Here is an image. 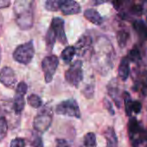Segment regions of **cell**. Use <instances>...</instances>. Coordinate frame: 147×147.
Instances as JSON below:
<instances>
[{"mask_svg": "<svg viewBox=\"0 0 147 147\" xmlns=\"http://www.w3.org/2000/svg\"><path fill=\"white\" fill-rule=\"evenodd\" d=\"M13 11L15 22L22 30H28L32 28L35 0H15Z\"/></svg>", "mask_w": 147, "mask_h": 147, "instance_id": "1", "label": "cell"}, {"mask_svg": "<svg viewBox=\"0 0 147 147\" xmlns=\"http://www.w3.org/2000/svg\"><path fill=\"white\" fill-rule=\"evenodd\" d=\"M113 47L108 40L104 38H100L94 48V61L96 67L101 71H106L111 66V59Z\"/></svg>", "mask_w": 147, "mask_h": 147, "instance_id": "2", "label": "cell"}, {"mask_svg": "<svg viewBox=\"0 0 147 147\" xmlns=\"http://www.w3.org/2000/svg\"><path fill=\"white\" fill-rule=\"evenodd\" d=\"M53 121V112L49 106H44L37 113L33 121V127L36 133L42 134L51 126Z\"/></svg>", "mask_w": 147, "mask_h": 147, "instance_id": "3", "label": "cell"}, {"mask_svg": "<svg viewBox=\"0 0 147 147\" xmlns=\"http://www.w3.org/2000/svg\"><path fill=\"white\" fill-rule=\"evenodd\" d=\"M35 54V48L34 44L32 40H29L26 43H23L20 46H18L16 50L13 53V58L14 59L23 65L29 64Z\"/></svg>", "mask_w": 147, "mask_h": 147, "instance_id": "4", "label": "cell"}, {"mask_svg": "<svg viewBox=\"0 0 147 147\" xmlns=\"http://www.w3.org/2000/svg\"><path fill=\"white\" fill-rule=\"evenodd\" d=\"M66 81L74 87H78L83 79V70L82 62L81 60H76L74 62L70 67L65 72Z\"/></svg>", "mask_w": 147, "mask_h": 147, "instance_id": "5", "label": "cell"}, {"mask_svg": "<svg viewBox=\"0 0 147 147\" xmlns=\"http://www.w3.org/2000/svg\"><path fill=\"white\" fill-rule=\"evenodd\" d=\"M57 115L75 118H81V111L77 102L75 99H68L60 102L55 109Z\"/></svg>", "mask_w": 147, "mask_h": 147, "instance_id": "6", "label": "cell"}, {"mask_svg": "<svg viewBox=\"0 0 147 147\" xmlns=\"http://www.w3.org/2000/svg\"><path fill=\"white\" fill-rule=\"evenodd\" d=\"M59 65V59L55 55H49L42 61V69L44 73L45 82L50 83Z\"/></svg>", "mask_w": 147, "mask_h": 147, "instance_id": "7", "label": "cell"}, {"mask_svg": "<svg viewBox=\"0 0 147 147\" xmlns=\"http://www.w3.org/2000/svg\"><path fill=\"white\" fill-rule=\"evenodd\" d=\"M144 133V129L142 124L138 121L135 117H131L128 121V134L131 140L136 145L142 141V134Z\"/></svg>", "mask_w": 147, "mask_h": 147, "instance_id": "8", "label": "cell"}, {"mask_svg": "<svg viewBox=\"0 0 147 147\" xmlns=\"http://www.w3.org/2000/svg\"><path fill=\"white\" fill-rule=\"evenodd\" d=\"M0 83L5 87L13 89L16 83V76L15 71L8 66H4L0 71Z\"/></svg>", "mask_w": 147, "mask_h": 147, "instance_id": "9", "label": "cell"}, {"mask_svg": "<svg viewBox=\"0 0 147 147\" xmlns=\"http://www.w3.org/2000/svg\"><path fill=\"white\" fill-rule=\"evenodd\" d=\"M50 27L52 28L56 39L62 44H66L67 37H66L65 30H64V21L61 17H55L52 19Z\"/></svg>", "mask_w": 147, "mask_h": 147, "instance_id": "10", "label": "cell"}, {"mask_svg": "<svg viewBox=\"0 0 147 147\" xmlns=\"http://www.w3.org/2000/svg\"><path fill=\"white\" fill-rule=\"evenodd\" d=\"M92 47V39L89 35H82L78 41L76 42L75 46V53L81 57L84 56L87 52Z\"/></svg>", "mask_w": 147, "mask_h": 147, "instance_id": "11", "label": "cell"}, {"mask_svg": "<svg viewBox=\"0 0 147 147\" xmlns=\"http://www.w3.org/2000/svg\"><path fill=\"white\" fill-rule=\"evenodd\" d=\"M60 10L64 15H75L81 12V5L75 0H62Z\"/></svg>", "mask_w": 147, "mask_h": 147, "instance_id": "12", "label": "cell"}, {"mask_svg": "<svg viewBox=\"0 0 147 147\" xmlns=\"http://www.w3.org/2000/svg\"><path fill=\"white\" fill-rule=\"evenodd\" d=\"M107 90H108L109 96L112 97V99L115 102L116 106L120 109L121 106V97L120 95V90L117 86L116 81L114 82V80H113L110 82V84L107 85Z\"/></svg>", "mask_w": 147, "mask_h": 147, "instance_id": "13", "label": "cell"}, {"mask_svg": "<svg viewBox=\"0 0 147 147\" xmlns=\"http://www.w3.org/2000/svg\"><path fill=\"white\" fill-rule=\"evenodd\" d=\"M129 59H127V57H124L121 59L120 65H119V77L120 78V79L122 81H126L128 77H129V73H130V65H129Z\"/></svg>", "mask_w": 147, "mask_h": 147, "instance_id": "14", "label": "cell"}, {"mask_svg": "<svg viewBox=\"0 0 147 147\" xmlns=\"http://www.w3.org/2000/svg\"><path fill=\"white\" fill-rule=\"evenodd\" d=\"M84 16L86 19H88L90 22L95 24V25H101L103 22V18L100 15V13L94 9H88L84 11Z\"/></svg>", "mask_w": 147, "mask_h": 147, "instance_id": "15", "label": "cell"}, {"mask_svg": "<svg viewBox=\"0 0 147 147\" xmlns=\"http://www.w3.org/2000/svg\"><path fill=\"white\" fill-rule=\"evenodd\" d=\"M25 106V101H24V96L21 94L16 93V96L14 97L13 102H12V109L15 113V115H21Z\"/></svg>", "mask_w": 147, "mask_h": 147, "instance_id": "16", "label": "cell"}, {"mask_svg": "<svg viewBox=\"0 0 147 147\" xmlns=\"http://www.w3.org/2000/svg\"><path fill=\"white\" fill-rule=\"evenodd\" d=\"M104 136L107 140V147H118V138L113 127H107Z\"/></svg>", "mask_w": 147, "mask_h": 147, "instance_id": "17", "label": "cell"}, {"mask_svg": "<svg viewBox=\"0 0 147 147\" xmlns=\"http://www.w3.org/2000/svg\"><path fill=\"white\" fill-rule=\"evenodd\" d=\"M134 30L139 35V37L145 40H147V26L142 20H135L133 23Z\"/></svg>", "mask_w": 147, "mask_h": 147, "instance_id": "18", "label": "cell"}, {"mask_svg": "<svg viewBox=\"0 0 147 147\" xmlns=\"http://www.w3.org/2000/svg\"><path fill=\"white\" fill-rule=\"evenodd\" d=\"M75 55V47H67L62 52V55L61 58L66 63V64H69L74 56Z\"/></svg>", "mask_w": 147, "mask_h": 147, "instance_id": "19", "label": "cell"}, {"mask_svg": "<svg viewBox=\"0 0 147 147\" xmlns=\"http://www.w3.org/2000/svg\"><path fill=\"white\" fill-rule=\"evenodd\" d=\"M130 38V34L129 33L125 30V29H121L117 33V40H118V44L119 46L123 48L126 46V43L128 41Z\"/></svg>", "mask_w": 147, "mask_h": 147, "instance_id": "20", "label": "cell"}, {"mask_svg": "<svg viewBox=\"0 0 147 147\" xmlns=\"http://www.w3.org/2000/svg\"><path fill=\"white\" fill-rule=\"evenodd\" d=\"M55 40H56V37H55V34L52 29L51 27H49L48 32H47V34H46V45H47V47L49 50H52L55 43Z\"/></svg>", "mask_w": 147, "mask_h": 147, "instance_id": "21", "label": "cell"}, {"mask_svg": "<svg viewBox=\"0 0 147 147\" xmlns=\"http://www.w3.org/2000/svg\"><path fill=\"white\" fill-rule=\"evenodd\" d=\"M123 99H124V103H125V110L126 114L127 116H130L132 115V97L130 94L127 91H125L123 93Z\"/></svg>", "mask_w": 147, "mask_h": 147, "instance_id": "22", "label": "cell"}, {"mask_svg": "<svg viewBox=\"0 0 147 147\" xmlns=\"http://www.w3.org/2000/svg\"><path fill=\"white\" fill-rule=\"evenodd\" d=\"M28 103L32 107V108H35V109H38L42 106V99L37 96V95H35V94H31L28 97Z\"/></svg>", "mask_w": 147, "mask_h": 147, "instance_id": "23", "label": "cell"}, {"mask_svg": "<svg viewBox=\"0 0 147 147\" xmlns=\"http://www.w3.org/2000/svg\"><path fill=\"white\" fill-rule=\"evenodd\" d=\"M84 146L86 147H96V136L94 133H88L85 135Z\"/></svg>", "mask_w": 147, "mask_h": 147, "instance_id": "24", "label": "cell"}, {"mask_svg": "<svg viewBox=\"0 0 147 147\" xmlns=\"http://www.w3.org/2000/svg\"><path fill=\"white\" fill-rule=\"evenodd\" d=\"M127 59H129V61H132L133 63H137L139 61L141 60V55H140V52L139 50L135 47H133L129 53H128V57Z\"/></svg>", "mask_w": 147, "mask_h": 147, "instance_id": "25", "label": "cell"}, {"mask_svg": "<svg viewBox=\"0 0 147 147\" xmlns=\"http://www.w3.org/2000/svg\"><path fill=\"white\" fill-rule=\"evenodd\" d=\"M8 132V123L4 116L0 117V141H2L7 134Z\"/></svg>", "mask_w": 147, "mask_h": 147, "instance_id": "26", "label": "cell"}, {"mask_svg": "<svg viewBox=\"0 0 147 147\" xmlns=\"http://www.w3.org/2000/svg\"><path fill=\"white\" fill-rule=\"evenodd\" d=\"M62 0H46L45 8L49 11H56L60 9Z\"/></svg>", "mask_w": 147, "mask_h": 147, "instance_id": "27", "label": "cell"}, {"mask_svg": "<svg viewBox=\"0 0 147 147\" xmlns=\"http://www.w3.org/2000/svg\"><path fill=\"white\" fill-rule=\"evenodd\" d=\"M39 133L33 135V138L30 141V146L33 147H43V142L42 137L38 134Z\"/></svg>", "mask_w": 147, "mask_h": 147, "instance_id": "28", "label": "cell"}, {"mask_svg": "<svg viewBox=\"0 0 147 147\" xmlns=\"http://www.w3.org/2000/svg\"><path fill=\"white\" fill-rule=\"evenodd\" d=\"M27 90H28V85L24 82H20L16 88V93L21 94L23 96H25V94L27 93Z\"/></svg>", "mask_w": 147, "mask_h": 147, "instance_id": "29", "label": "cell"}, {"mask_svg": "<svg viewBox=\"0 0 147 147\" xmlns=\"http://www.w3.org/2000/svg\"><path fill=\"white\" fill-rule=\"evenodd\" d=\"M10 147H25V140L22 138H16L10 141Z\"/></svg>", "mask_w": 147, "mask_h": 147, "instance_id": "30", "label": "cell"}, {"mask_svg": "<svg viewBox=\"0 0 147 147\" xmlns=\"http://www.w3.org/2000/svg\"><path fill=\"white\" fill-rule=\"evenodd\" d=\"M142 109V104L139 101L133 102L132 103V112H134L136 114H139Z\"/></svg>", "mask_w": 147, "mask_h": 147, "instance_id": "31", "label": "cell"}, {"mask_svg": "<svg viewBox=\"0 0 147 147\" xmlns=\"http://www.w3.org/2000/svg\"><path fill=\"white\" fill-rule=\"evenodd\" d=\"M131 1H133V0H113V3L114 8H115L117 10H119L124 4L128 3H130Z\"/></svg>", "mask_w": 147, "mask_h": 147, "instance_id": "32", "label": "cell"}, {"mask_svg": "<svg viewBox=\"0 0 147 147\" xmlns=\"http://www.w3.org/2000/svg\"><path fill=\"white\" fill-rule=\"evenodd\" d=\"M83 94L87 98H92L94 96V86L93 85H88L83 90Z\"/></svg>", "mask_w": 147, "mask_h": 147, "instance_id": "33", "label": "cell"}, {"mask_svg": "<svg viewBox=\"0 0 147 147\" xmlns=\"http://www.w3.org/2000/svg\"><path fill=\"white\" fill-rule=\"evenodd\" d=\"M131 11L133 15H138V16H140L142 15V12H143V8L141 5L138 4V5H135L133 6L132 9H131Z\"/></svg>", "mask_w": 147, "mask_h": 147, "instance_id": "34", "label": "cell"}, {"mask_svg": "<svg viewBox=\"0 0 147 147\" xmlns=\"http://www.w3.org/2000/svg\"><path fill=\"white\" fill-rule=\"evenodd\" d=\"M104 105H105L106 109L108 110V112L110 113V115H114V110H113V107H112V103H111L107 98L104 99Z\"/></svg>", "mask_w": 147, "mask_h": 147, "instance_id": "35", "label": "cell"}, {"mask_svg": "<svg viewBox=\"0 0 147 147\" xmlns=\"http://www.w3.org/2000/svg\"><path fill=\"white\" fill-rule=\"evenodd\" d=\"M55 147H71L70 145L68 143V141H66L63 139H58L56 140V146Z\"/></svg>", "mask_w": 147, "mask_h": 147, "instance_id": "36", "label": "cell"}, {"mask_svg": "<svg viewBox=\"0 0 147 147\" xmlns=\"http://www.w3.org/2000/svg\"><path fill=\"white\" fill-rule=\"evenodd\" d=\"M141 84L143 85L144 88H147V71H143L141 75V80H140Z\"/></svg>", "mask_w": 147, "mask_h": 147, "instance_id": "37", "label": "cell"}, {"mask_svg": "<svg viewBox=\"0 0 147 147\" xmlns=\"http://www.w3.org/2000/svg\"><path fill=\"white\" fill-rule=\"evenodd\" d=\"M10 5V0H0V9L7 8Z\"/></svg>", "mask_w": 147, "mask_h": 147, "instance_id": "38", "label": "cell"}, {"mask_svg": "<svg viewBox=\"0 0 147 147\" xmlns=\"http://www.w3.org/2000/svg\"><path fill=\"white\" fill-rule=\"evenodd\" d=\"M108 1L109 0H94V3H95L96 5H99V4H102L104 3H107Z\"/></svg>", "mask_w": 147, "mask_h": 147, "instance_id": "39", "label": "cell"}, {"mask_svg": "<svg viewBox=\"0 0 147 147\" xmlns=\"http://www.w3.org/2000/svg\"><path fill=\"white\" fill-rule=\"evenodd\" d=\"M143 1H144L145 3H147V0H143Z\"/></svg>", "mask_w": 147, "mask_h": 147, "instance_id": "40", "label": "cell"}, {"mask_svg": "<svg viewBox=\"0 0 147 147\" xmlns=\"http://www.w3.org/2000/svg\"><path fill=\"white\" fill-rule=\"evenodd\" d=\"M0 59H1V53H0Z\"/></svg>", "mask_w": 147, "mask_h": 147, "instance_id": "41", "label": "cell"}, {"mask_svg": "<svg viewBox=\"0 0 147 147\" xmlns=\"http://www.w3.org/2000/svg\"><path fill=\"white\" fill-rule=\"evenodd\" d=\"M146 22H147V16H146ZM146 26H147V25H146Z\"/></svg>", "mask_w": 147, "mask_h": 147, "instance_id": "42", "label": "cell"}]
</instances>
